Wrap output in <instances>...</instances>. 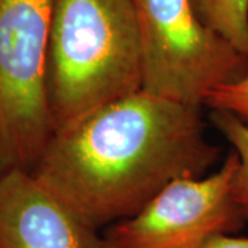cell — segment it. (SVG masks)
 I'll return each mask as SVG.
<instances>
[{"label":"cell","instance_id":"obj_1","mask_svg":"<svg viewBox=\"0 0 248 248\" xmlns=\"http://www.w3.org/2000/svg\"><path fill=\"white\" fill-rule=\"evenodd\" d=\"M202 108L140 90L57 130L32 171L93 231L131 218L181 178L219 159Z\"/></svg>","mask_w":248,"mask_h":248},{"label":"cell","instance_id":"obj_8","mask_svg":"<svg viewBox=\"0 0 248 248\" xmlns=\"http://www.w3.org/2000/svg\"><path fill=\"white\" fill-rule=\"evenodd\" d=\"M211 123L231 142L237 155V167L232 178V196L248 221V124L228 110L211 109Z\"/></svg>","mask_w":248,"mask_h":248},{"label":"cell","instance_id":"obj_6","mask_svg":"<svg viewBox=\"0 0 248 248\" xmlns=\"http://www.w3.org/2000/svg\"><path fill=\"white\" fill-rule=\"evenodd\" d=\"M0 248H107L32 172L0 174Z\"/></svg>","mask_w":248,"mask_h":248},{"label":"cell","instance_id":"obj_3","mask_svg":"<svg viewBox=\"0 0 248 248\" xmlns=\"http://www.w3.org/2000/svg\"><path fill=\"white\" fill-rule=\"evenodd\" d=\"M142 57V90L203 108L219 87L248 76V57L205 25L190 0H134Z\"/></svg>","mask_w":248,"mask_h":248},{"label":"cell","instance_id":"obj_9","mask_svg":"<svg viewBox=\"0 0 248 248\" xmlns=\"http://www.w3.org/2000/svg\"><path fill=\"white\" fill-rule=\"evenodd\" d=\"M204 107L228 110L248 124V76L213 91Z\"/></svg>","mask_w":248,"mask_h":248},{"label":"cell","instance_id":"obj_2","mask_svg":"<svg viewBox=\"0 0 248 248\" xmlns=\"http://www.w3.org/2000/svg\"><path fill=\"white\" fill-rule=\"evenodd\" d=\"M140 90L141 37L134 0H55L46 63L54 133Z\"/></svg>","mask_w":248,"mask_h":248},{"label":"cell","instance_id":"obj_4","mask_svg":"<svg viewBox=\"0 0 248 248\" xmlns=\"http://www.w3.org/2000/svg\"><path fill=\"white\" fill-rule=\"evenodd\" d=\"M55 0H0V174L32 172L54 134L46 63Z\"/></svg>","mask_w":248,"mask_h":248},{"label":"cell","instance_id":"obj_5","mask_svg":"<svg viewBox=\"0 0 248 248\" xmlns=\"http://www.w3.org/2000/svg\"><path fill=\"white\" fill-rule=\"evenodd\" d=\"M237 161L231 151L213 174L171 182L140 213L108 226L105 247L200 248L214 234L239 232L247 219L232 196Z\"/></svg>","mask_w":248,"mask_h":248},{"label":"cell","instance_id":"obj_10","mask_svg":"<svg viewBox=\"0 0 248 248\" xmlns=\"http://www.w3.org/2000/svg\"><path fill=\"white\" fill-rule=\"evenodd\" d=\"M200 248H248V237H237L229 233H218L205 240Z\"/></svg>","mask_w":248,"mask_h":248},{"label":"cell","instance_id":"obj_7","mask_svg":"<svg viewBox=\"0 0 248 248\" xmlns=\"http://www.w3.org/2000/svg\"><path fill=\"white\" fill-rule=\"evenodd\" d=\"M205 25L248 57V0H190Z\"/></svg>","mask_w":248,"mask_h":248}]
</instances>
